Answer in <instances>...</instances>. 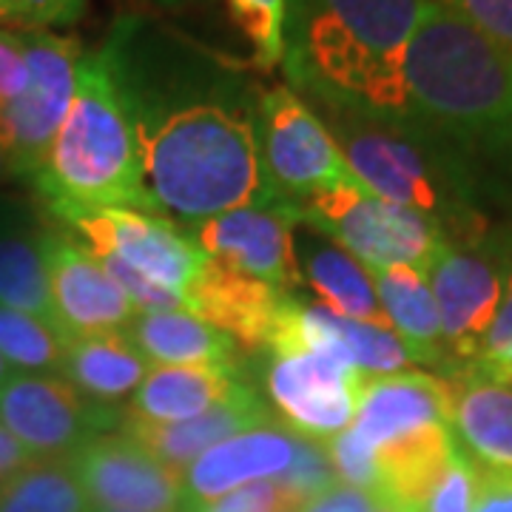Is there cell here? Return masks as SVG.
Wrapping results in <instances>:
<instances>
[{
  "label": "cell",
  "instance_id": "obj_1",
  "mask_svg": "<svg viewBox=\"0 0 512 512\" xmlns=\"http://www.w3.org/2000/svg\"><path fill=\"white\" fill-rule=\"evenodd\" d=\"M427 0H288L285 72L319 106L419 126L404 57Z\"/></svg>",
  "mask_w": 512,
  "mask_h": 512
},
{
  "label": "cell",
  "instance_id": "obj_2",
  "mask_svg": "<svg viewBox=\"0 0 512 512\" xmlns=\"http://www.w3.org/2000/svg\"><path fill=\"white\" fill-rule=\"evenodd\" d=\"M32 180L66 222L106 208L157 214L143 177L137 114L106 43L80 60L69 114Z\"/></svg>",
  "mask_w": 512,
  "mask_h": 512
},
{
  "label": "cell",
  "instance_id": "obj_3",
  "mask_svg": "<svg viewBox=\"0 0 512 512\" xmlns=\"http://www.w3.org/2000/svg\"><path fill=\"white\" fill-rule=\"evenodd\" d=\"M410 109L421 128L512 154V49L427 0L404 57Z\"/></svg>",
  "mask_w": 512,
  "mask_h": 512
},
{
  "label": "cell",
  "instance_id": "obj_4",
  "mask_svg": "<svg viewBox=\"0 0 512 512\" xmlns=\"http://www.w3.org/2000/svg\"><path fill=\"white\" fill-rule=\"evenodd\" d=\"M299 220L342 245L367 274L410 265L427 274L444 245L439 222L430 214L387 202L367 191L356 174L293 205Z\"/></svg>",
  "mask_w": 512,
  "mask_h": 512
},
{
  "label": "cell",
  "instance_id": "obj_5",
  "mask_svg": "<svg viewBox=\"0 0 512 512\" xmlns=\"http://www.w3.org/2000/svg\"><path fill=\"white\" fill-rule=\"evenodd\" d=\"M256 140L265 177L288 205L353 177L322 114L288 86L256 92Z\"/></svg>",
  "mask_w": 512,
  "mask_h": 512
},
{
  "label": "cell",
  "instance_id": "obj_6",
  "mask_svg": "<svg viewBox=\"0 0 512 512\" xmlns=\"http://www.w3.org/2000/svg\"><path fill=\"white\" fill-rule=\"evenodd\" d=\"M336 146L356 180L376 197L436 214L441 188L436 168L421 148V126L384 123L356 111L319 106Z\"/></svg>",
  "mask_w": 512,
  "mask_h": 512
},
{
  "label": "cell",
  "instance_id": "obj_7",
  "mask_svg": "<svg viewBox=\"0 0 512 512\" xmlns=\"http://www.w3.org/2000/svg\"><path fill=\"white\" fill-rule=\"evenodd\" d=\"M26 52V89L0 111V131L15 154L20 177L32 180L63 126L77 89L83 46L57 32H20Z\"/></svg>",
  "mask_w": 512,
  "mask_h": 512
},
{
  "label": "cell",
  "instance_id": "obj_8",
  "mask_svg": "<svg viewBox=\"0 0 512 512\" xmlns=\"http://www.w3.org/2000/svg\"><path fill=\"white\" fill-rule=\"evenodd\" d=\"M120 419L52 373H15L0 387V427L35 461L72 458Z\"/></svg>",
  "mask_w": 512,
  "mask_h": 512
},
{
  "label": "cell",
  "instance_id": "obj_9",
  "mask_svg": "<svg viewBox=\"0 0 512 512\" xmlns=\"http://www.w3.org/2000/svg\"><path fill=\"white\" fill-rule=\"evenodd\" d=\"M74 231L86 239L94 256H117L137 274L151 282L183 293L188 299L208 256L202 254L194 237L177 225L148 211L134 208H106L69 220Z\"/></svg>",
  "mask_w": 512,
  "mask_h": 512
},
{
  "label": "cell",
  "instance_id": "obj_10",
  "mask_svg": "<svg viewBox=\"0 0 512 512\" xmlns=\"http://www.w3.org/2000/svg\"><path fill=\"white\" fill-rule=\"evenodd\" d=\"M69 464L94 510L185 512L183 473L165 467L128 433L86 441Z\"/></svg>",
  "mask_w": 512,
  "mask_h": 512
},
{
  "label": "cell",
  "instance_id": "obj_11",
  "mask_svg": "<svg viewBox=\"0 0 512 512\" xmlns=\"http://www.w3.org/2000/svg\"><path fill=\"white\" fill-rule=\"evenodd\" d=\"M365 373L333 353L305 350L274 356L268 367V396L293 433L328 441L348 430L356 416Z\"/></svg>",
  "mask_w": 512,
  "mask_h": 512
},
{
  "label": "cell",
  "instance_id": "obj_12",
  "mask_svg": "<svg viewBox=\"0 0 512 512\" xmlns=\"http://www.w3.org/2000/svg\"><path fill=\"white\" fill-rule=\"evenodd\" d=\"M299 222V211L288 202L251 205L197 222L191 237L208 259L288 291L302 285L293 248V231Z\"/></svg>",
  "mask_w": 512,
  "mask_h": 512
},
{
  "label": "cell",
  "instance_id": "obj_13",
  "mask_svg": "<svg viewBox=\"0 0 512 512\" xmlns=\"http://www.w3.org/2000/svg\"><path fill=\"white\" fill-rule=\"evenodd\" d=\"M436 299L444 348L461 359H478L504 299L501 274L487 256L450 248L447 242L427 268Z\"/></svg>",
  "mask_w": 512,
  "mask_h": 512
},
{
  "label": "cell",
  "instance_id": "obj_14",
  "mask_svg": "<svg viewBox=\"0 0 512 512\" xmlns=\"http://www.w3.org/2000/svg\"><path fill=\"white\" fill-rule=\"evenodd\" d=\"M43 254L55 319L69 339L123 330L134 322L137 311L89 248L57 234H46Z\"/></svg>",
  "mask_w": 512,
  "mask_h": 512
},
{
  "label": "cell",
  "instance_id": "obj_15",
  "mask_svg": "<svg viewBox=\"0 0 512 512\" xmlns=\"http://www.w3.org/2000/svg\"><path fill=\"white\" fill-rule=\"evenodd\" d=\"M450 407L453 390L439 376L419 370L365 376L350 430L379 450L433 424H450Z\"/></svg>",
  "mask_w": 512,
  "mask_h": 512
},
{
  "label": "cell",
  "instance_id": "obj_16",
  "mask_svg": "<svg viewBox=\"0 0 512 512\" xmlns=\"http://www.w3.org/2000/svg\"><path fill=\"white\" fill-rule=\"evenodd\" d=\"M296 433L285 421H265L205 450L183 473L185 512L254 481H271L288 470Z\"/></svg>",
  "mask_w": 512,
  "mask_h": 512
},
{
  "label": "cell",
  "instance_id": "obj_17",
  "mask_svg": "<svg viewBox=\"0 0 512 512\" xmlns=\"http://www.w3.org/2000/svg\"><path fill=\"white\" fill-rule=\"evenodd\" d=\"M288 299V293L262 279L239 274L217 259H205L188 291V311L228 333L242 348L256 350L271 345Z\"/></svg>",
  "mask_w": 512,
  "mask_h": 512
},
{
  "label": "cell",
  "instance_id": "obj_18",
  "mask_svg": "<svg viewBox=\"0 0 512 512\" xmlns=\"http://www.w3.org/2000/svg\"><path fill=\"white\" fill-rule=\"evenodd\" d=\"M271 421L268 404L254 387L242 384L231 399L205 410L200 416L171 424H146V421H123V433L137 439L151 456H157L165 467L185 473L197 458L214 444L251 430L256 424Z\"/></svg>",
  "mask_w": 512,
  "mask_h": 512
},
{
  "label": "cell",
  "instance_id": "obj_19",
  "mask_svg": "<svg viewBox=\"0 0 512 512\" xmlns=\"http://www.w3.org/2000/svg\"><path fill=\"white\" fill-rule=\"evenodd\" d=\"M293 248L302 282L325 302V308L345 319L390 328L373 279L342 245L308 222H299L293 231Z\"/></svg>",
  "mask_w": 512,
  "mask_h": 512
},
{
  "label": "cell",
  "instance_id": "obj_20",
  "mask_svg": "<svg viewBox=\"0 0 512 512\" xmlns=\"http://www.w3.org/2000/svg\"><path fill=\"white\" fill-rule=\"evenodd\" d=\"M239 365H154L134 390L123 421L171 424L200 416L242 387Z\"/></svg>",
  "mask_w": 512,
  "mask_h": 512
},
{
  "label": "cell",
  "instance_id": "obj_21",
  "mask_svg": "<svg viewBox=\"0 0 512 512\" xmlns=\"http://www.w3.org/2000/svg\"><path fill=\"white\" fill-rule=\"evenodd\" d=\"M450 390V427L458 444L481 464L512 467V384L470 373Z\"/></svg>",
  "mask_w": 512,
  "mask_h": 512
},
{
  "label": "cell",
  "instance_id": "obj_22",
  "mask_svg": "<svg viewBox=\"0 0 512 512\" xmlns=\"http://www.w3.org/2000/svg\"><path fill=\"white\" fill-rule=\"evenodd\" d=\"M148 370V359L134 348L126 333L109 330L92 336H72L60 373L83 396L103 404L131 396L146 379Z\"/></svg>",
  "mask_w": 512,
  "mask_h": 512
},
{
  "label": "cell",
  "instance_id": "obj_23",
  "mask_svg": "<svg viewBox=\"0 0 512 512\" xmlns=\"http://www.w3.org/2000/svg\"><path fill=\"white\" fill-rule=\"evenodd\" d=\"M370 279L390 328L402 336L413 362L441 365L447 359V348H444L439 308L427 274L410 265H396V268L373 271Z\"/></svg>",
  "mask_w": 512,
  "mask_h": 512
},
{
  "label": "cell",
  "instance_id": "obj_24",
  "mask_svg": "<svg viewBox=\"0 0 512 512\" xmlns=\"http://www.w3.org/2000/svg\"><path fill=\"white\" fill-rule=\"evenodd\" d=\"M128 339L154 365H237V342L188 311L140 313Z\"/></svg>",
  "mask_w": 512,
  "mask_h": 512
},
{
  "label": "cell",
  "instance_id": "obj_25",
  "mask_svg": "<svg viewBox=\"0 0 512 512\" xmlns=\"http://www.w3.org/2000/svg\"><path fill=\"white\" fill-rule=\"evenodd\" d=\"M456 447L458 441L450 424H433L407 439L379 447L376 458L384 498L419 512L427 495L433 493V487L444 476Z\"/></svg>",
  "mask_w": 512,
  "mask_h": 512
},
{
  "label": "cell",
  "instance_id": "obj_26",
  "mask_svg": "<svg viewBox=\"0 0 512 512\" xmlns=\"http://www.w3.org/2000/svg\"><path fill=\"white\" fill-rule=\"evenodd\" d=\"M43 237L15 217L0 220V305L32 313L57 325ZM60 328V325H57Z\"/></svg>",
  "mask_w": 512,
  "mask_h": 512
},
{
  "label": "cell",
  "instance_id": "obj_27",
  "mask_svg": "<svg viewBox=\"0 0 512 512\" xmlns=\"http://www.w3.org/2000/svg\"><path fill=\"white\" fill-rule=\"evenodd\" d=\"M94 507L74 476L69 458L29 461L6 476L0 512H92Z\"/></svg>",
  "mask_w": 512,
  "mask_h": 512
},
{
  "label": "cell",
  "instance_id": "obj_28",
  "mask_svg": "<svg viewBox=\"0 0 512 512\" xmlns=\"http://www.w3.org/2000/svg\"><path fill=\"white\" fill-rule=\"evenodd\" d=\"M69 348L63 330L32 316L0 305V356L23 373H60Z\"/></svg>",
  "mask_w": 512,
  "mask_h": 512
},
{
  "label": "cell",
  "instance_id": "obj_29",
  "mask_svg": "<svg viewBox=\"0 0 512 512\" xmlns=\"http://www.w3.org/2000/svg\"><path fill=\"white\" fill-rule=\"evenodd\" d=\"M239 32L254 49V63L268 72L285 57V20L288 0H225Z\"/></svg>",
  "mask_w": 512,
  "mask_h": 512
},
{
  "label": "cell",
  "instance_id": "obj_30",
  "mask_svg": "<svg viewBox=\"0 0 512 512\" xmlns=\"http://www.w3.org/2000/svg\"><path fill=\"white\" fill-rule=\"evenodd\" d=\"M274 481L279 484V490L285 493V498L293 501V504H302V501L316 498L319 493L336 487L339 478H336L333 461H330L328 444L296 433L291 464H288V470H285L282 476H276Z\"/></svg>",
  "mask_w": 512,
  "mask_h": 512
},
{
  "label": "cell",
  "instance_id": "obj_31",
  "mask_svg": "<svg viewBox=\"0 0 512 512\" xmlns=\"http://www.w3.org/2000/svg\"><path fill=\"white\" fill-rule=\"evenodd\" d=\"M89 0H0V29L52 32L86 15Z\"/></svg>",
  "mask_w": 512,
  "mask_h": 512
},
{
  "label": "cell",
  "instance_id": "obj_32",
  "mask_svg": "<svg viewBox=\"0 0 512 512\" xmlns=\"http://www.w3.org/2000/svg\"><path fill=\"white\" fill-rule=\"evenodd\" d=\"M103 271L111 276V282L126 293V299L131 302V308L140 313H171V311H188V299L183 293L163 288L157 282H151L143 274H137L131 265H126L117 256H94ZM191 313V311H188Z\"/></svg>",
  "mask_w": 512,
  "mask_h": 512
},
{
  "label": "cell",
  "instance_id": "obj_33",
  "mask_svg": "<svg viewBox=\"0 0 512 512\" xmlns=\"http://www.w3.org/2000/svg\"><path fill=\"white\" fill-rule=\"evenodd\" d=\"M325 444H328L330 461H333L339 484L382 495V473H379V458H376L373 447H367L350 427Z\"/></svg>",
  "mask_w": 512,
  "mask_h": 512
},
{
  "label": "cell",
  "instance_id": "obj_34",
  "mask_svg": "<svg viewBox=\"0 0 512 512\" xmlns=\"http://www.w3.org/2000/svg\"><path fill=\"white\" fill-rule=\"evenodd\" d=\"M476 487L478 461L458 444L444 476L433 487V493L427 495L419 512H470L473 501H476Z\"/></svg>",
  "mask_w": 512,
  "mask_h": 512
},
{
  "label": "cell",
  "instance_id": "obj_35",
  "mask_svg": "<svg viewBox=\"0 0 512 512\" xmlns=\"http://www.w3.org/2000/svg\"><path fill=\"white\" fill-rule=\"evenodd\" d=\"M288 504L291 501L285 498L276 481H254L191 512H282Z\"/></svg>",
  "mask_w": 512,
  "mask_h": 512
},
{
  "label": "cell",
  "instance_id": "obj_36",
  "mask_svg": "<svg viewBox=\"0 0 512 512\" xmlns=\"http://www.w3.org/2000/svg\"><path fill=\"white\" fill-rule=\"evenodd\" d=\"M484 35L512 49V0H439Z\"/></svg>",
  "mask_w": 512,
  "mask_h": 512
},
{
  "label": "cell",
  "instance_id": "obj_37",
  "mask_svg": "<svg viewBox=\"0 0 512 512\" xmlns=\"http://www.w3.org/2000/svg\"><path fill=\"white\" fill-rule=\"evenodd\" d=\"M384 495L367 493V490H356L348 484H336L316 498H308L302 504H288L282 512H376L382 507Z\"/></svg>",
  "mask_w": 512,
  "mask_h": 512
},
{
  "label": "cell",
  "instance_id": "obj_38",
  "mask_svg": "<svg viewBox=\"0 0 512 512\" xmlns=\"http://www.w3.org/2000/svg\"><path fill=\"white\" fill-rule=\"evenodd\" d=\"M26 52L20 32L0 29V111L26 89Z\"/></svg>",
  "mask_w": 512,
  "mask_h": 512
},
{
  "label": "cell",
  "instance_id": "obj_39",
  "mask_svg": "<svg viewBox=\"0 0 512 512\" xmlns=\"http://www.w3.org/2000/svg\"><path fill=\"white\" fill-rule=\"evenodd\" d=\"M470 512H512V467L478 461L476 501Z\"/></svg>",
  "mask_w": 512,
  "mask_h": 512
},
{
  "label": "cell",
  "instance_id": "obj_40",
  "mask_svg": "<svg viewBox=\"0 0 512 512\" xmlns=\"http://www.w3.org/2000/svg\"><path fill=\"white\" fill-rule=\"evenodd\" d=\"M507 348H512V276H510V282H507L504 299H501V308H498V313H495L493 328H490L487 339H484V345H481L478 359H481V356L501 353V350H507Z\"/></svg>",
  "mask_w": 512,
  "mask_h": 512
},
{
  "label": "cell",
  "instance_id": "obj_41",
  "mask_svg": "<svg viewBox=\"0 0 512 512\" xmlns=\"http://www.w3.org/2000/svg\"><path fill=\"white\" fill-rule=\"evenodd\" d=\"M473 373L484 376V379H493V382L512 384V348L493 353V356H481L476 359Z\"/></svg>",
  "mask_w": 512,
  "mask_h": 512
},
{
  "label": "cell",
  "instance_id": "obj_42",
  "mask_svg": "<svg viewBox=\"0 0 512 512\" xmlns=\"http://www.w3.org/2000/svg\"><path fill=\"white\" fill-rule=\"evenodd\" d=\"M29 461H35V458L20 447L18 441H15V436H9V433L0 427V476H12L15 470L26 467Z\"/></svg>",
  "mask_w": 512,
  "mask_h": 512
},
{
  "label": "cell",
  "instance_id": "obj_43",
  "mask_svg": "<svg viewBox=\"0 0 512 512\" xmlns=\"http://www.w3.org/2000/svg\"><path fill=\"white\" fill-rule=\"evenodd\" d=\"M15 177H20V168L15 163V154H12V148L6 143V137H3V131H0V183L15 180Z\"/></svg>",
  "mask_w": 512,
  "mask_h": 512
},
{
  "label": "cell",
  "instance_id": "obj_44",
  "mask_svg": "<svg viewBox=\"0 0 512 512\" xmlns=\"http://www.w3.org/2000/svg\"><path fill=\"white\" fill-rule=\"evenodd\" d=\"M12 376H15V370H12V365H9V362H6V359L0 356V387L9 382Z\"/></svg>",
  "mask_w": 512,
  "mask_h": 512
},
{
  "label": "cell",
  "instance_id": "obj_45",
  "mask_svg": "<svg viewBox=\"0 0 512 512\" xmlns=\"http://www.w3.org/2000/svg\"><path fill=\"white\" fill-rule=\"evenodd\" d=\"M376 512H416V510H410V507H402V504H393V501H384L382 507Z\"/></svg>",
  "mask_w": 512,
  "mask_h": 512
},
{
  "label": "cell",
  "instance_id": "obj_46",
  "mask_svg": "<svg viewBox=\"0 0 512 512\" xmlns=\"http://www.w3.org/2000/svg\"><path fill=\"white\" fill-rule=\"evenodd\" d=\"M92 512H131V510H92Z\"/></svg>",
  "mask_w": 512,
  "mask_h": 512
},
{
  "label": "cell",
  "instance_id": "obj_47",
  "mask_svg": "<svg viewBox=\"0 0 512 512\" xmlns=\"http://www.w3.org/2000/svg\"><path fill=\"white\" fill-rule=\"evenodd\" d=\"M3 481H6V476H0V487H3Z\"/></svg>",
  "mask_w": 512,
  "mask_h": 512
},
{
  "label": "cell",
  "instance_id": "obj_48",
  "mask_svg": "<svg viewBox=\"0 0 512 512\" xmlns=\"http://www.w3.org/2000/svg\"><path fill=\"white\" fill-rule=\"evenodd\" d=\"M165 3H174V0H165Z\"/></svg>",
  "mask_w": 512,
  "mask_h": 512
}]
</instances>
